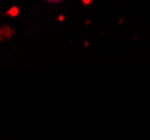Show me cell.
<instances>
[{"mask_svg":"<svg viewBox=\"0 0 150 140\" xmlns=\"http://www.w3.org/2000/svg\"><path fill=\"white\" fill-rule=\"evenodd\" d=\"M18 11H19V9L15 6V7H11V8H10V9L6 13V15L10 16V17H16V16L18 15Z\"/></svg>","mask_w":150,"mask_h":140,"instance_id":"7a4b0ae2","label":"cell"},{"mask_svg":"<svg viewBox=\"0 0 150 140\" xmlns=\"http://www.w3.org/2000/svg\"><path fill=\"white\" fill-rule=\"evenodd\" d=\"M91 1H92V0H82V2H83L84 6H88V5L91 4Z\"/></svg>","mask_w":150,"mask_h":140,"instance_id":"3957f363","label":"cell"},{"mask_svg":"<svg viewBox=\"0 0 150 140\" xmlns=\"http://www.w3.org/2000/svg\"><path fill=\"white\" fill-rule=\"evenodd\" d=\"M64 18H65V17H64L63 15H61V16H58V21H61V23H62L63 20H64Z\"/></svg>","mask_w":150,"mask_h":140,"instance_id":"277c9868","label":"cell"},{"mask_svg":"<svg viewBox=\"0 0 150 140\" xmlns=\"http://www.w3.org/2000/svg\"><path fill=\"white\" fill-rule=\"evenodd\" d=\"M50 2H58V1H62V0H47Z\"/></svg>","mask_w":150,"mask_h":140,"instance_id":"5b68a950","label":"cell"},{"mask_svg":"<svg viewBox=\"0 0 150 140\" xmlns=\"http://www.w3.org/2000/svg\"><path fill=\"white\" fill-rule=\"evenodd\" d=\"M15 34H16V30L13 29L11 27H9V26H2L0 28V39L1 40L10 39Z\"/></svg>","mask_w":150,"mask_h":140,"instance_id":"6da1fadb","label":"cell"}]
</instances>
